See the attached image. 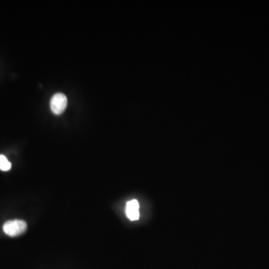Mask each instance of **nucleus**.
Returning <instances> with one entry per match:
<instances>
[{
    "label": "nucleus",
    "mask_w": 269,
    "mask_h": 269,
    "mask_svg": "<svg viewBox=\"0 0 269 269\" xmlns=\"http://www.w3.org/2000/svg\"><path fill=\"white\" fill-rule=\"evenodd\" d=\"M12 168V164L4 155H0V170L8 171Z\"/></svg>",
    "instance_id": "nucleus-4"
},
{
    "label": "nucleus",
    "mask_w": 269,
    "mask_h": 269,
    "mask_svg": "<svg viewBox=\"0 0 269 269\" xmlns=\"http://www.w3.org/2000/svg\"><path fill=\"white\" fill-rule=\"evenodd\" d=\"M27 229V224L23 220H13L5 223L3 230L9 236H18L25 233Z\"/></svg>",
    "instance_id": "nucleus-1"
},
{
    "label": "nucleus",
    "mask_w": 269,
    "mask_h": 269,
    "mask_svg": "<svg viewBox=\"0 0 269 269\" xmlns=\"http://www.w3.org/2000/svg\"><path fill=\"white\" fill-rule=\"evenodd\" d=\"M67 99L62 93H57L53 96L50 101V108L56 114H61L67 108Z\"/></svg>",
    "instance_id": "nucleus-2"
},
{
    "label": "nucleus",
    "mask_w": 269,
    "mask_h": 269,
    "mask_svg": "<svg viewBox=\"0 0 269 269\" xmlns=\"http://www.w3.org/2000/svg\"><path fill=\"white\" fill-rule=\"evenodd\" d=\"M126 216L131 221L139 220L140 214H139V203L136 200L128 201L126 206Z\"/></svg>",
    "instance_id": "nucleus-3"
}]
</instances>
